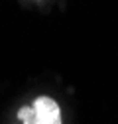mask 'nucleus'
Returning <instances> with one entry per match:
<instances>
[{
	"label": "nucleus",
	"mask_w": 118,
	"mask_h": 124,
	"mask_svg": "<svg viewBox=\"0 0 118 124\" xmlns=\"http://www.w3.org/2000/svg\"><path fill=\"white\" fill-rule=\"evenodd\" d=\"M22 124H61V106L51 97H37L32 106H22L18 110Z\"/></svg>",
	"instance_id": "nucleus-1"
}]
</instances>
